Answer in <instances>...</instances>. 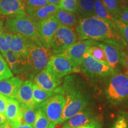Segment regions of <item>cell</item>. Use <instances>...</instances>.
I'll return each instance as SVG.
<instances>
[{"instance_id": "cell-37", "label": "cell", "mask_w": 128, "mask_h": 128, "mask_svg": "<svg viewBox=\"0 0 128 128\" xmlns=\"http://www.w3.org/2000/svg\"><path fill=\"white\" fill-rule=\"evenodd\" d=\"M8 98L0 93V113L6 116V110Z\"/></svg>"}, {"instance_id": "cell-10", "label": "cell", "mask_w": 128, "mask_h": 128, "mask_svg": "<svg viewBox=\"0 0 128 128\" xmlns=\"http://www.w3.org/2000/svg\"><path fill=\"white\" fill-rule=\"evenodd\" d=\"M46 68L57 79L60 80L71 74L79 71L70 59L60 54L51 56Z\"/></svg>"}, {"instance_id": "cell-43", "label": "cell", "mask_w": 128, "mask_h": 128, "mask_svg": "<svg viewBox=\"0 0 128 128\" xmlns=\"http://www.w3.org/2000/svg\"><path fill=\"white\" fill-rule=\"evenodd\" d=\"M0 128H12L10 125L9 123L7 121L6 122H5L4 124H3L0 125Z\"/></svg>"}, {"instance_id": "cell-5", "label": "cell", "mask_w": 128, "mask_h": 128, "mask_svg": "<svg viewBox=\"0 0 128 128\" xmlns=\"http://www.w3.org/2000/svg\"><path fill=\"white\" fill-rule=\"evenodd\" d=\"M53 55L50 49L33 44L28 50L26 68L24 76L31 80L47 66L50 57Z\"/></svg>"}, {"instance_id": "cell-31", "label": "cell", "mask_w": 128, "mask_h": 128, "mask_svg": "<svg viewBox=\"0 0 128 128\" xmlns=\"http://www.w3.org/2000/svg\"><path fill=\"white\" fill-rule=\"evenodd\" d=\"M58 7L60 8L65 11L76 12L77 0H60Z\"/></svg>"}, {"instance_id": "cell-3", "label": "cell", "mask_w": 128, "mask_h": 128, "mask_svg": "<svg viewBox=\"0 0 128 128\" xmlns=\"http://www.w3.org/2000/svg\"><path fill=\"white\" fill-rule=\"evenodd\" d=\"M4 30L8 33L22 35L31 42L42 46L38 23L32 20L27 13L7 17L4 23Z\"/></svg>"}, {"instance_id": "cell-30", "label": "cell", "mask_w": 128, "mask_h": 128, "mask_svg": "<svg viewBox=\"0 0 128 128\" xmlns=\"http://www.w3.org/2000/svg\"><path fill=\"white\" fill-rule=\"evenodd\" d=\"M14 74L2 55H0V81L13 76Z\"/></svg>"}, {"instance_id": "cell-33", "label": "cell", "mask_w": 128, "mask_h": 128, "mask_svg": "<svg viewBox=\"0 0 128 128\" xmlns=\"http://www.w3.org/2000/svg\"><path fill=\"white\" fill-rule=\"evenodd\" d=\"M48 4L49 3L47 0H27L26 3V8H36L44 7Z\"/></svg>"}, {"instance_id": "cell-16", "label": "cell", "mask_w": 128, "mask_h": 128, "mask_svg": "<svg viewBox=\"0 0 128 128\" xmlns=\"http://www.w3.org/2000/svg\"><path fill=\"white\" fill-rule=\"evenodd\" d=\"M26 13L23 0H0V14L4 17H12Z\"/></svg>"}, {"instance_id": "cell-26", "label": "cell", "mask_w": 128, "mask_h": 128, "mask_svg": "<svg viewBox=\"0 0 128 128\" xmlns=\"http://www.w3.org/2000/svg\"><path fill=\"white\" fill-rule=\"evenodd\" d=\"M36 109V118L34 124H33L34 128H49V122L44 110L40 106H34Z\"/></svg>"}, {"instance_id": "cell-21", "label": "cell", "mask_w": 128, "mask_h": 128, "mask_svg": "<svg viewBox=\"0 0 128 128\" xmlns=\"http://www.w3.org/2000/svg\"><path fill=\"white\" fill-rule=\"evenodd\" d=\"M54 17L61 24L70 28L76 26L78 22L76 12H70L60 8H59Z\"/></svg>"}, {"instance_id": "cell-8", "label": "cell", "mask_w": 128, "mask_h": 128, "mask_svg": "<svg viewBox=\"0 0 128 128\" xmlns=\"http://www.w3.org/2000/svg\"><path fill=\"white\" fill-rule=\"evenodd\" d=\"M102 42H97V45L103 49L108 65L118 72L120 68H124L127 53L124 52L119 42L108 40Z\"/></svg>"}, {"instance_id": "cell-23", "label": "cell", "mask_w": 128, "mask_h": 128, "mask_svg": "<svg viewBox=\"0 0 128 128\" xmlns=\"http://www.w3.org/2000/svg\"><path fill=\"white\" fill-rule=\"evenodd\" d=\"M94 0H77V11L82 17L95 15L94 11Z\"/></svg>"}, {"instance_id": "cell-12", "label": "cell", "mask_w": 128, "mask_h": 128, "mask_svg": "<svg viewBox=\"0 0 128 128\" xmlns=\"http://www.w3.org/2000/svg\"><path fill=\"white\" fill-rule=\"evenodd\" d=\"M37 23L42 46L50 49L53 37L61 24L54 17L40 21Z\"/></svg>"}, {"instance_id": "cell-28", "label": "cell", "mask_w": 128, "mask_h": 128, "mask_svg": "<svg viewBox=\"0 0 128 128\" xmlns=\"http://www.w3.org/2000/svg\"><path fill=\"white\" fill-rule=\"evenodd\" d=\"M114 24L117 30L122 38L125 46L128 47V24H126L118 18L114 20Z\"/></svg>"}, {"instance_id": "cell-14", "label": "cell", "mask_w": 128, "mask_h": 128, "mask_svg": "<svg viewBox=\"0 0 128 128\" xmlns=\"http://www.w3.org/2000/svg\"><path fill=\"white\" fill-rule=\"evenodd\" d=\"M10 50L18 54H26L33 44L25 37L18 34H13L8 32H3Z\"/></svg>"}, {"instance_id": "cell-6", "label": "cell", "mask_w": 128, "mask_h": 128, "mask_svg": "<svg viewBox=\"0 0 128 128\" xmlns=\"http://www.w3.org/2000/svg\"><path fill=\"white\" fill-rule=\"evenodd\" d=\"M79 71L91 79L108 78L117 72L107 62L99 61L93 58L87 52L80 65Z\"/></svg>"}, {"instance_id": "cell-17", "label": "cell", "mask_w": 128, "mask_h": 128, "mask_svg": "<svg viewBox=\"0 0 128 128\" xmlns=\"http://www.w3.org/2000/svg\"><path fill=\"white\" fill-rule=\"evenodd\" d=\"M59 8H60L58 6L48 4L44 7L36 8H26V12L32 20H34L36 23H38L40 21L55 17Z\"/></svg>"}, {"instance_id": "cell-27", "label": "cell", "mask_w": 128, "mask_h": 128, "mask_svg": "<svg viewBox=\"0 0 128 128\" xmlns=\"http://www.w3.org/2000/svg\"><path fill=\"white\" fill-rule=\"evenodd\" d=\"M110 13L115 18H117L118 14L121 10L120 1V0H100Z\"/></svg>"}, {"instance_id": "cell-39", "label": "cell", "mask_w": 128, "mask_h": 128, "mask_svg": "<svg viewBox=\"0 0 128 128\" xmlns=\"http://www.w3.org/2000/svg\"><path fill=\"white\" fill-rule=\"evenodd\" d=\"M16 128H34V127H33V126L30 125V124H22Z\"/></svg>"}, {"instance_id": "cell-34", "label": "cell", "mask_w": 128, "mask_h": 128, "mask_svg": "<svg viewBox=\"0 0 128 128\" xmlns=\"http://www.w3.org/2000/svg\"><path fill=\"white\" fill-rule=\"evenodd\" d=\"M61 128H102V124L100 120L98 119L95 120L91 122L88 124H84V125L79 126L76 128H66L62 127Z\"/></svg>"}, {"instance_id": "cell-32", "label": "cell", "mask_w": 128, "mask_h": 128, "mask_svg": "<svg viewBox=\"0 0 128 128\" xmlns=\"http://www.w3.org/2000/svg\"><path fill=\"white\" fill-rule=\"evenodd\" d=\"M112 128H128V117L125 113H121L117 117Z\"/></svg>"}, {"instance_id": "cell-22", "label": "cell", "mask_w": 128, "mask_h": 128, "mask_svg": "<svg viewBox=\"0 0 128 128\" xmlns=\"http://www.w3.org/2000/svg\"><path fill=\"white\" fill-rule=\"evenodd\" d=\"M54 92H49L33 84V100L34 106L44 103L54 95Z\"/></svg>"}, {"instance_id": "cell-42", "label": "cell", "mask_w": 128, "mask_h": 128, "mask_svg": "<svg viewBox=\"0 0 128 128\" xmlns=\"http://www.w3.org/2000/svg\"><path fill=\"white\" fill-rule=\"evenodd\" d=\"M47 1L49 4H54V5H56V6H58L59 4H60V0H47Z\"/></svg>"}, {"instance_id": "cell-15", "label": "cell", "mask_w": 128, "mask_h": 128, "mask_svg": "<svg viewBox=\"0 0 128 128\" xmlns=\"http://www.w3.org/2000/svg\"><path fill=\"white\" fill-rule=\"evenodd\" d=\"M62 80L57 79L50 72L45 68L38 72L33 78V83L42 88L54 92L61 84Z\"/></svg>"}, {"instance_id": "cell-29", "label": "cell", "mask_w": 128, "mask_h": 128, "mask_svg": "<svg viewBox=\"0 0 128 128\" xmlns=\"http://www.w3.org/2000/svg\"><path fill=\"white\" fill-rule=\"evenodd\" d=\"M88 52L90 55L92 56L93 58L95 59V60H99V61L107 62L108 63L106 57V55L103 49L102 48H100V46H97V44L91 46L89 48Z\"/></svg>"}, {"instance_id": "cell-25", "label": "cell", "mask_w": 128, "mask_h": 128, "mask_svg": "<svg viewBox=\"0 0 128 128\" xmlns=\"http://www.w3.org/2000/svg\"><path fill=\"white\" fill-rule=\"evenodd\" d=\"M20 104L23 118V124L33 126L36 118V112L34 106Z\"/></svg>"}, {"instance_id": "cell-18", "label": "cell", "mask_w": 128, "mask_h": 128, "mask_svg": "<svg viewBox=\"0 0 128 128\" xmlns=\"http://www.w3.org/2000/svg\"><path fill=\"white\" fill-rule=\"evenodd\" d=\"M5 115L12 128H16L23 124V118L20 104L15 99H7V104Z\"/></svg>"}, {"instance_id": "cell-35", "label": "cell", "mask_w": 128, "mask_h": 128, "mask_svg": "<svg viewBox=\"0 0 128 128\" xmlns=\"http://www.w3.org/2000/svg\"><path fill=\"white\" fill-rule=\"evenodd\" d=\"M10 50V48L3 33L0 35V52L1 54H4Z\"/></svg>"}, {"instance_id": "cell-19", "label": "cell", "mask_w": 128, "mask_h": 128, "mask_svg": "<svg viewBox=\"0 0 128 128\" xmlns=\"http://www.w3.org/2000/svg\"><path fill=\"white\" fill-rule=\"evenodd\" d=\"M23 80L18 76H12L0 81V93L8 98L15 99L16 94Z\"/></svg>"}, {"instance_id": "cell-2", "label": "cell", "mask_w": 128, "mask_h": 128, "mask_svg": "<svg viewBox=\"0 0 128 128\" xmlns=\"http://www.w3.org/2000/svg\"><path fill=\"white\" fill-rule=\"evenodd\" d=\"M76 31L80 40L103 42L113 40L124 44L114 24L104 20L96 15L80 18L76 26Z\"/></svg>"}, {"instance_id": "cell-13", "label": "cell", "mask_w": 128, "mask_h": 128, "mask_svg": "<svg viewBox=\"0 0 128 128\" xmlns=\"http://www.w3.org/2000/svg\"><path fill=\"white\" fill-rule=\"evenodd\" d=\"M97 119H97V116L93 108L88 106L65 121L62 127H79Z\"/></svg>"}, {"instance_id": "cell-7", "label": "cell", "mask_w": 128, "mask_h": 128, "mask_svg": "<svg viewBox=\"0 0 128 128\" xmlns=\"http://www.w3.org/2000/svg\"><path fill=\"white\" fill-rule=\"evenodd\" d=\"M77 39V34L74 30L61 24L52 38L50 52L54 55L62 54L76 44Z\"/></svg>"}, {"instance_id": "cell-24", "label": "cell", "mask_w": 128, "mask_h": 128, "mask_svg": "<svg viewBox=\"0 0 128 128\" xmlns=\"http://www.w3.org/2000/svg\"><path fill=\"white\" fill-rule=\"evenodd\" d=\"M94 14L99 18L114 24L115 18L110 12L106 8L100 0H95L94 5Z\"/></svg>"}, {"instance_id": "cell-11", "label": "cell", "mask_w": 128, "mask_h": 128, "mask_svg": "<svg viewBox=\"0 0 128 128\" xmlns=\"http://www.w3.org/2000/svg\"><path fill=\"white\" fill-rule=\"evenodd\" d=\"M97 44V41L92 40H80L76 42L66 51L60 54L70 59L79 71L80 66L82 62L84 55L88 52L91 46L96 45Z\"/></svg>"}, {"instance_id": "cell-4", "label": "cell", "mask_w": 128, "mask_h": 128, "mask_svg": "<svg viewBox=\"0 0 128 128\" xmlns=\"http://www.w3.org/2000/svg\"><path fill=\"white\" fill-rule=\"evenodd\" d=\"M104 92L106 97L112 104H128V75L118 72L109 76Z\"/></svg>"}, {"instance_id": "cell-9", "label": "cell", "mask_w": 128, "mask_h": 128, "mask_svg": "<svg viewBox=\"0 0 128 128\" xmlns=\"http://www.w3.org/2000/svg\"><path fill=\"white\" fill-rule=\"evenodd\" d=\"M65 104V99L62 94L54 93L52 97L38 104L41 107L49 122V128H55L59 124Z\"/></svg>"}, {"instance_id": "cell-20", "label": "cell", "mask_w": 128, "mask_h": 128, "mask_svg": "<svg viewBox=\"0 0 128 128\" xmlns=\"http://www.w3.org/2000/svg\"><path fill=\"white\" fill-rule=\"evenodd\" d=\"M33 81L28 79L24 81L16 94V98L19 104L34 106L33 100Z\"/></svg>"}, {"instance_id": "cell-1", "label": "cell", "mask_w": 128, "mask_h": 128, "mask_svg": "<svg viewBox=\"0 0 128 128\" xmlns=\"http://www.w3.org/2000/svg\"><path fill=\"white\" fill-rule=\"evenodd\" d=\"M54 92L62 94L65 99L63 113L59 124H64L74 115L89 106L90 103V95L82 81L77 80L75 76H65L62 86L58 87Z\"/></svg>"}, {"instance_id": "cell-36", "label": "cell", "mask_w": 128, "mask_h": 128, "mask_svg": "<svg viewBox=\"0 0 128 128\" xmlns=\"http://www.w3.org/2000/svg\"><path fill=\"white\" fill-rule=\"evenodd\" d=\"M117 18L122 21L124 23L128 24V6H124L121 9Z\"/></svg>"}, {"instance_id": "cell-38", "label": "cell", "mask_w": 128, "mask_h": 128, "mask_svg": "<svg viewBox=\"0 0 128 128\" xmlns=\"http://www.w3.org/2000/svg\"><path fill=\"white\" fill-rule=\"evenodd\" d=\"M124 69L125 70V73L128 75V52L126 54V56L125 58V60H124Z\"/></svg>"}, {"instance_id": "cell-44", "label": "cell", "mask_w": 128, "mask_h": 128, "mask_svg": "<svg viewBox=\"0 0 128 128\" xmlns=\"http://www.w3.org/2000/svg\"><path fill=\"white\" fill-rule=\"evenodd\" d=\"M23 1H26L27 0H23Z\"/></svg>"}, {"instance_id": "cell-41", "label": "cell", "mask_w": 128, "mask_h": 128, "mask_svg": "<svg viewBox=\"0 0 128 128\" xmlns=\"http://www.w3.org/2000/svg\"><path fill=\"white\" fill-rule=\"evenodd\" d=\"M7 121V119H6V116L0 113V125H1V124H4V123L6 122Z\"/></svg>"}, {"instance_id": "cell-40", "label": "cell", "mask_w": 128, "mask_h": 128, "mask_svg": "<svg viewBox=\"0 0 128 128\" xmlns=\"http://www.w3.org/2000/svg\"><path fill=\"white\" fill-rule=\"evenodd\" d=\"M4 20H6V19H1V20H0V35L3 33V30H4Z\"/></svg>"}]
</instances>
